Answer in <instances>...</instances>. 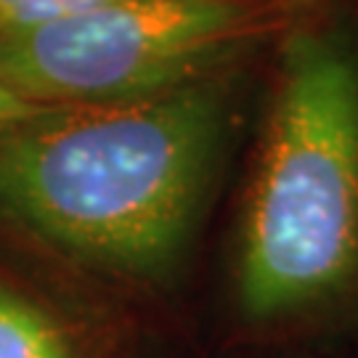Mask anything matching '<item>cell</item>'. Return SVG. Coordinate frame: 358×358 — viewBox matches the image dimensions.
Wrapping results in <instances>:
<instances>
[{"instance_id": "3957f363", "label": "cell", "mask_w": 358, "mask_h": 358, "mask_svg": "<svg viewBox=\"0 0 358 358\" xmlns=\"http://www.w3.org/2000/svg\"><path fill=\"white\" fill-rule=\"evenodd\" d=\"M260 29L252 0H109L0 40V77L45 109L141 101L223 75Z\"/></svg>"}, {"instance_id": "5b68a950", "label": "cell", "mask_w": 358, "mask_h": 358, "mask_svg": "<svg viewBox=\"0 0 358 358\" xmlns=\"http://www.w3.org/2000/svg\"><path fill=\"white\" fill-rule=\"evenodd\" d=\"M101 3L109 0H0V40L16 38L22 32Z\"/></svg>"}, {"instance_id": "277c9868", "label": "cell", "mask_w": 358, "mask_h": 358, "mask_svg": "<svg viewBox=\"0 0 358 358\" xmlns=\"http://www.w3.org/2000/svg\"><path fill=\"white\" fill-rule=\"evenodd\" d=\"M0 358H75L62 327L0 279Z\"/></svg>"}, {"instance_id": "7a4b0ae2", "label": "cell", "mask_w": 358, "mask_h": 358, "mask_svg": "<svg viewBox=\"0 0 358 358\" xmlns=\"http://www.w3.org/2000/svg\"><path fill=\"white\" fill-rule=\"evenodd\" d=\"M358 282V56L329 32L287 40L244 202L236 297L260 324Z\"/></svg>"}, {"instance_id": "8992f818", "label": "cell", "mask_w": 358, "mask_h": 358, "mask_svg": "<svg viewBox=\"0 0 358 358\" xmlns=\"http://www.w3.org/2000/svg\"><path fill=\"white\" fill-rule=\"evenodd\" d=\"M48 109L45 106H38V103L27 101L22 93L16 90L0 77V138L13 133L16 128L27 125L29 120L45 115Z\"/></svg>"}, {"instance_id": "6da1fadb", "label": "cell", "mask_w": 358, "mask_h": 358, "mask_svg": "<svg viewBox=\"0 0 358 358\" xmlns=\"http://www.w3.org/2000/svg\"><path fill=\"white\" fill-rule=\"evenodd\" d=\"M229 122L223 75L48 109L0 138V220L83 266L154 282L189 247Z\"/></svg>"}]
</instances>
